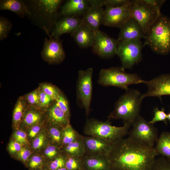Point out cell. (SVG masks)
I'll return each mask as SVG.
<instances>
[{"mask_svg":"<svg viewBox=\"0 0 170 170\" xmlns=\"http://www.w3.org/2000/svg\"><path fill=\"white\" fill-rule=\"evenodd\" d=\"M154 116L149 122L154 124L155 123L160 121L163 122L167 125V114L165 112L164 108H162L161 110L156 107L154 109Z\"/></svg>","mask_w":170,"mask_h":170,"instance_id":"cell-37","label":"cell"},{"mask_svg":"<svg viewBox=\"0 0 170 170\" xmlns=\"http://www.w3.org/2000/svg\"><path fill=\"white\" fill-rule=\"evenodd\" d=\"M131 0L117 7L106 6L105 9L103 24L109 27L120 28L131 17L130 6Z\"/></svg>","mask_w":170,"mask_h":170,"instance_id":"cell-11","label":"cell"},{"mask_svg":"<svg viewBox=\"0 0 170 170\" xmlns=\"http://www.w3.org/2000/svg\"><path fill=\"white\" fill-rule=\"evenodd\" d=\"M128 0H104V5L105 7H117L125 3Z\"/></svg>","mask_w":170,"mask_h":170,"instance_id":"cell-46","label":"cell"},{"mask_svg":"<svg viewBox=\"0 0 170 170\" xmlns=\"http://www.w3.org/2000/svg\"><path fill=\"white\" fill-rule=\"evenodd\" d=\"M151 170H170V161L162 156L156 159Z\"/></svg>","mask_w":170,"mask_h":170,"instance_id":"cell-34","label":"cell"},{"mask_svg":"<svg viewBox=\"0 0 170 170\" xmlns=\"http://www.w3.org/2000/svg\"><path fill=\"white\" fill-rule=\"evenodd\" d=\"M0 10L10 11L22 18L30 15L28 7L22 0H0Z\"/></svg>","mask_w":170,"mask_h":170,"instance_id":"cell-22","label":"cell"},{"mask_svg":"<svg viewBox=\"0 0 170 170\" xmlns=\"http://www.w3.org/2000/svg\"><path fill=\"white\" fill-rule=\"evenodd\" d=\"M48 116L52 124L62 129L70 124V120L55 101L48 110Z\"/></svg>","mask_w":170,"mask_h":170,"instance_id":"cell-23","label":"cell"},{"mask_svg":"<svg viewBox=\"0 0 170 170\" xmlns=\"http://www.w3.org/2000/svg\"><path fill=\"white\" fill-rule=\"evenodd\" d=\"M42 119V115L38 111L30 110L25 112L22 120L24 124L31 127L38 124Z\"/></svg>","mask_w":170,"mask_h":170,"instance_id":"cell-27","label":"cell"},{"mask_svg":"<svg viewBox=\"0 0 170 170\" xmlns=\"http://www.w3.org/2000/svg\"><path fill=\"white\" fill-rule=\"evenodd\" d=\"M82 170H110L106 156H83Z\"/></svg>","mask_w":170,"mask_h":170,"instance_id":"cell-21","label":"cell"},{"mask_svg":"<svg viewBox=\"0 0 170 170\" xmlns=\"http://www.w3.org/2000/svg\"><path fill=\"white\" fill-rule=\"evenodd\" d=\"M106 156L110 170H151L157 155L153 147L128 137L113 143Z\"/></svg>","mask_w":170,"mask_h":170,"instance_id":"cell-1","label":"cell"},{"mask_svg":"<svg viewBox=\"0 0 170 170\" xmlns=\"http://www.w3.org/2000/svg\"><path fill=\"white\" fill-rule=\"evenodd\" d=\"M154 147L158 155H161L170 161V132L162 133L156 142Z\"/></svg>","mask_w":170,"mask_h":170,"instance_id":"cell-24","label":"cell"},{"mask_svg":"<svg viewBox=\"0 0 170 170\" xmlns=\"http://www.w3.org/2000/svg\"><path fill=\"white\" fill-rule=\"evenodd\" d=\"M61 149L62 152L66 156L79 157L83 156L84 150L81 135L77 140Z\"/></svg>","mask_w":170,"mask_h":170,"instance_id":"cell-25","label":"cell"},{"mask_svg":"<svg viewBox=\"0 0 170 170\" xmlns=\"http://www.w3.org/2000/svg\"><path fill=\"white\" fill-rule=\"evenodd\" d=\"M141 1L150 6L158 12L161 13V8L165 2L164 0H141Z\"/></svg>","mask_w":170,"mask_h":170,"instance_id":"cell-44","label":"cell"},{"mask_svg":"<svg viewBox=\"0 0 170 170\" xmlns=\"http://www.w3.org/2000/svg\"><path fill=\"white\" fill-rule=\"evenodd\" d=\"M36 170H50V169L47 165L42 168L38 169Z\"/></svg>","mask_w":170,"mask_h":170,"instance_id":"cell-48","label":"cell"},{"mask_svg":"<svg viewBox=\"0 0 170 170\" xmlns=\"http://www.w3.org/2000/svg\"><path fill=\"white\" fill-rule=\"evenodd\" d=\"M27 102L31 105L39 107V89L28 94L26 97Z\"/></svg>","mask_w":170,"mask_h":170,"instance_id":"cell-39","label":"cell"},{"mask_svg":"<svg viewBox=\"0 0 170 170\" xmlns=\"http://www.w3.org/2000/svg\"><path fill=\"white\" fill-rule=\"evenodd\" d=\"M95 32L83 23L71 36L79 46L83 48L92 47Z\"/></svg>","mask_w":170,"mask_h":170,"instance_id":"cell-20","label":"cell"},{"mask_svg":"<svg viewBox=\"0 0 170 170\" xmlns=\"http://www.w3.org/2000/svg\"><path fill=\"white\" fill-rule=\"evenodd\" d=\"M13 137L15 140L21 145L27 144L28 143L26 134L22 131L19 130L16 131L14 134Z\"/></svg>","mask_w":170,"mask_h":170,"instance_id":"cell-42","label":"cell"},{"mask_svg":"<svg viewBox=\"0 0 170 170\" xmlns=\"http://www.w3.org/2000/svg\"><path fill=\"white\" fill-rule=\"evenodd\" d=\"M128 133V137L153 147L158 138V130L153 124L139 116L134 121Z\"/></svg>","mask_w":170,"mask_h":170,"instance_id":"cell-10","label":"cell"},{"mask_svg":"<svg viewBox=\"0 0 170 170\" xmlns=\"http://www.w3.org/2000/svg\"><path fill=\"white\" fill-rule=\"evenodd\" d=\"M63 0H31L25 1L30 15L28 16L33 23L48 37L58 20L59 10Z\"/></svg>","mask_w":170,"mask_h":170,"instance_id":"cell-2","label":"cell"},{"mask_svg":"<svg viewBox=\"0 0 170 170\" xmlns=\"http://www.w3.org/2000/svg\"><path fill=\"white\" fill-rule=\"evenodd\" d=\"M81 137L84 150L83 156H106L113 144L95 137L81 135Z\"/></svg>","mask_w":170,"mask_h":170,"instance_id":"cell-15","label":"cell"},{"mask_svg":"<svg viewBox=\"0 0 170 170\" xmlns=\"http://www.w3.org/2000/svg\"><path fill=\"white\" fill-rule=\"evenodd\" d=\"M118 43L117 39L99 30L95 32L92 51L101 58H110L116 54Z\"/></svg>","mask_w":170,"mask_h":170,"instance_id":"cell-12","label":"cell"},{"mask_svg":"<svg viewBox=\"0 0 170 170\" xmlns=\"http://www.w3.org/2000/svg\"><path fill=\"white\" fill-rule=\"evenodd\" d=\"M130 127L126 124L116 127L112 126L109 120L103 122L92 118L86 121L84 133L86 135L99 138L113 143L128 134Z\"/></svg>","mask_w":170,"mask_h":170,"instance_id":"cell-5","label":"cell"},{"mask_svg":"<svg viewBox=\"0 0 170 170\" xmlns=\"http://www.w3.org/2000/svg\"><path fill=\"white\" fill-rule=\"evenodd\" d=\"M120 28L117 39L119 41L141 40L142 38L144 37L140 26L132 17L128 19Z\"/></svg>","mask_w":170,"mask_h":170,"instance_id":"cell-17","label":"cell"},{"mask_svg":"<svg viewBox=\"0 0 170 170\" xmlns=\"http://www.w3.org/2000/svg\"><path fill=\"white\" fill-rule=\"evenodd\" d=\"M67 156L62 152L53 160L47 162V166L50 170H57L65 167Z\"/></svg>","mask_w":170,"mask_h":170,"instance_id":"cell-31","label":"cell"},{"mask_svg":"<svg viewBox=\"0 0 170 170\" xmlns=\"http://www.w3.org/2000/svg\"><path fill=\"white\" fill-rule=\"evenodd\" d=\"M55 101L70 120V111L68 102L64 95L61 92L58 96Z\"/></svg>","mask_w":170,"mask_h":170,"instance_id":"cell-35","label":"cell"},{"mask_svg":"<svg viewBox=\"0 0 170 170\" xmlns=\"http://www.w3.org/2000/svg\"><path fill=\"white\" fill-rule=\"evenodd\" d=\"M31 153L29 149L25 147H22L21 150L17 153V156L19 160L24 163L27 166Z\"/></svg>","mask_w":170,"mask_h":170,"instance_id":"cell-43","label":"cell"},{"mask_svg":"<svg viewBox=\"0 0 170 170\" xmlns=\"http://www.w3.org/2000/svg\"><path fill=\"white\" fill-rule=\"evenodd\" d=\"M83 23L82 18L78 16L61 17L57 20L49 37L60 39V36L64 34H71Z\"/></svg>","mask_w":170,"mask_h":170,"instance_id":"cell-16","label":"cell"},{"mask_svg":"<svg viewBox=\"0 0 170 170\" xmlns=\"http://www.w3.org/2000/svg\"><path fill=\"white\" fill-rule=\"evenodd\" d=\"M93 69L89 67L79 70L76 84L77 101L88 115L90 112L92 97Z\"/></svg>","mask_w":170,"mask_h":170,"instance_id":"cell-9","label":"cell"},{"mask_svg":"<svg viewBox=\"0 0 170 170\" xmlns=\"http://www.w3.org/2000/svg\"><path fill=\"white\" fill-rule=\"evenodd\" d=\"M39 107H46L54 101L51 97L43 91L40 88H39Z\"/></svg>","mask_w":170,"mask_h":170,"instance_id":"cell-40","label":"cell"},{"mask_svg":"<svg viewBox=\"0 0 170 170\" xmlns=\"http://www.w3.org/2000/svg\"><path fill=\"white\" fill-rule=\"evenodd\" d=\"M12 23L7 18L2 16L0 17V40L6 38L11 29Z\"/></svg>","mask_w":170,"mask_h":170,"instance_id":"cell-32","label":"cell"},{"mask_svg":"<svg viewBox=\"0 0 170 170\" xmlns=\"http://www.w3.org/2000/svg\"><path fill=\"white\" fill-rule=\"evenodd\" d=\"M43 59L49 64L62 62L65 57V53L60 39L53 37H46L41 52Z\"/></svg>","mask_w":170,"mask_h":170,"instance_id":"cell-13","label":"cell"},{"mask_svg":"<svg viewBox=\"0 0 170 170\" xmlns=\"http://www.w3.org/2000/svg\"><path fill=\"white\" fill-rule=\"evenodd\" d=\"M118 41L116 55L120 59L122 67L131 69L142 60V43L141 40Z\"/></svg>","mask_w":170,"mask_h":170,"instance_id":"cell-8","label":"cell"},{"mask_svg":"<svg viewBox=\"0 0 170 170\" xmlns=\"http://www.w3.org/2000/svg\"><path fill=\"white\" fill-rule=\"evenodd\" d=\"M144 38V45L156 53L168 54L170 52V18L161 14Z\"/></svg>","mask_w":170,"mask_h":170,"instance_id":"cell-4","label":"cell"},{"mask_svg":"<svg viewBox=\"0 0 170 170\" xmlns=\"http://www.w3.org/2000/svg\"><path fill=\"white\" fill-rule=\"evenodd\" d=\"M142 83L148 88L146 92L142 94L143 99L155 97L161 99L162 96L170 95V74H162L149 81L144 80Z\"/></svg>","mask_w":170,"mask_h":170,"instance_id":"cell-14","label":"cell"},{"mask_svg":"<svg viewBox=\"0 0 170 170\" xmlns=\"http://www.w3.org/2000/svg\"><path fill=\"white\" fill-rule=\"evenodd\" d=\"M46 138L45 134L41 133L35 138L32 142V147L35 150L41 148L45 143Z\"/></svg>","mask_w":170,"mask_h":170,"instance_id":"cell-41","label":"cell"},{"mask_svg":"<svg viewBox=\"0 0 170 170\" xmlns=\"http://www.w3.org/2000/svg\"><path fill=\"white\" fill-rule=\"evenodd\" d=\"M22 148L21 145L15 140L11 141L8 146V151L12 154L17 153Z\"/></svg>","mask_w":170,"mask_h":170,"instance_id":"cell-45","label":"cell"},{"mask_svg":"<svg viewBox=\"0 0 170 170\" xmlns=\"http://www.w3.org/2000/svg\"><path fill=\"white\" fill-rule=\"evenodd\" d=\"M65 167L68 170H82V157L67 156Z\"/></svg>","mask_w":170,"mask_h":170,"instance_id":"cell-30","label":"cell"},{"mask_svg":"<svg viewBox=\"0 0 170 170\" xmlns=\"http://www.w3.org/2000/svg\"><path fill=\"white\" fill-rule=\"evenodd\" d=\"M62 129L52 124L49 127V133L52 144L61 149L62 142Z\"/></svg>","mask_w":170,"mask_h":170,"instance_id":"cell-29","label":"cell"},{"mask_svg":"<svg viewBox=\"0 0 170 170\" xmlns=\"http://www.w3.org/2000/svg\"><path fill=\"white\" fill-rule=\"evenodd\" d=\"M167 119L168 120L170 123V112L167 114Z\"/></svg>","mask_w":170,"mask_h":170,"instance_id":"cell-49","label":"cell"},{"mask_svg":"<svg viewBox=\"0 0 170 170\" xmlns=\"http://www.w3.org/2000/svg\"><path fill=\"white\" fill-rule=\"evenodd\" d=\"M143 81L136 74L128 73L122 67H115L102 69L97 82L104 86H113L126 90L129 86L142 83Z\"/></svg>","mask_w":170,"mask_h":170,"instance_id":"cell-6","label":"cell"},{"mask_svg":"<svg viewBox=\"0 0 170 170\" xmlns=\"http://www.w3.org/2000/svg\"><path fill=\"white\" fill-rule=\"evenodd\" d=\"M115 105L114 110L108 117V120L121 119L124 124L130 126L140 116L142 94L138 90L128 88Z\"/></svg>","mask_w":170,"mask_h":170,"instance_id":"cell-3","label":"cell"},{"mask_svg":"<svg viewBox=\"0 0 170 170\" xmlns=\"http://www.w3.org/2000/svg\"><path fill=\"white\" fill-rule=\"evenodd\" d=\"M41 129V126L39 124L32 126L28 132V136L31 138L35 137L37 135H38Z\"/></svg>","mask_w":170,"mask_h":170,"instance_id":"cell-47","label":"cell"},{"mask_svg":"<svg viewBox=\"0 0 170 170\" xmlns=\"http://www.w3.org/2000/svg\"><path fill=\"white\" fill-rule=\"evenodd\" d=\"M23 100L22 98L18 100L14 110L13 122L16 126L19 125L23 120L25 113V105Z\"/></svg>","mask_w":170,"mask_h":170,"instance_id":"cell-28","label":"cell"},{"mask_svg":"<svg viewBox=\"0 0 170 170\" xmlns=\"http://www.w3.org/2000/svg\"><path fill=\"white\" fill-rule=\"evenodd\" d=\"M131 17L138 23L145 36L161 14L141 0H131Z\"/></svg>","mask_w":170,"mask_h":170,"instance_id":"cell-7","label":"cell"},{"mask_svg":"<svg viewBox=\"0 0 170 170\" xmlns=\"http://www.w3.org/2000/svg\"><path fill=\"white\" fill-rule=\"evenodd\" d=\"M89 6L88 0H67L59 11V17L83 15Z\"/></svg>","mask_w":170,"mask_h":170,"instance_id":"cell-19","label":"cell"},{"mask_svg":"<svg viewBox=\"0 0 170 170\" xmlns=\"http://www.w3.org/2000/svg\"><path fill=\"white\" fill-rule=\"evenodd\" d=\"M62 152L60 149L53 144L47 146L44 151V154L46 157L49 160V161Z\"/></svg>","mask_w":170,"mask_h":170,"instance_id":"cell-38","label":"cell"},{"mask_svg":"<svg viewBox=\"0 0 170 170\" xmlns=\"http://www.w3.org/2000/svg\"><path fill=\"white\" fill-rule=\"evenodd\" d=\"M81 134L75 130L70 124L62 130V147L75 141L80 136Z\"/></svg>","mask_w":170,"mask_h":170,"instance_id":"cell-26","label":"cell"},{"mask_svg":"<svg viewBox=\"0 0 170 170\" xmlns=\"http://www.w3.org/2000/svg\"><path fill=\"white\" fill-rule=\"evenodd\" d=\"M57 170H68L65 167L59 168Z\"/></svg>","mask_w":170,"mask_h":170,"instance_id":"cell-50","label":"cell"},{"mask_svg":"<svg viewBox=\"0 0 170 170\" xmlns=\"http://www.w3.org/2000/svg\"><path fill=\"white\" fill-rule=\"evenodd\" d=\"M40 88L43 91L51 97L54 101L61 92L57 88L50 84H42Z\"/></svg>","mask_w":170,"mask_h":170,"instance_id":"cell-36","label":"cell"},{"mask_svg":"<svg viewBox=\"0 0 170 170\" xmlns=\"http://www.w3.org/2000/svg\"><path fill=\"white\" fill-rule=\"evenodd\" d=\"M47 164L42 157L34 155L29 159L26 166L30 170H36L47 165Z\"/></svg>","mask_w":170,"mask_h":170,"instance_id":"cell-33","label":"cell"},{"mask_svg":"<svg viewBox=\"0 0 170 170\" xmlns=\"http://www.w3.org/2000/svg\"><path fill=\"white\" fill-rule=\"evenodd\" d=\"M104 11L103 7L90 6L82 17L83 23L94 32H97L103 24Z\"/></svg>","mask_w":170,"mask_h":170,"instance_id":"cell-18","label":"cell"}]
</instances>
